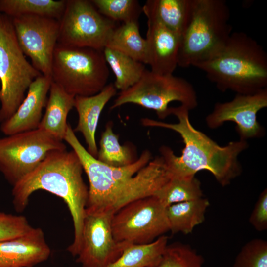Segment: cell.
I'll return each instance as SVG.
<instances>
[{"label":"cell","mask_w":267,"mask_h":267,"mask_svg":"<svg viewBox=\"0 0 267 267\" xmlns=\"http://www.w3.org/2000/svg\"><path fill=\"white\" fill-rule=\"evenodd\" d=\"M64 140L78 156L89 182L86 210L114 214L135 200L153 196L170 178L163 157L152 160L146 149L133 164L122 167L106 165L91 156L68 124Z\"/></svg>","instance_id":"6da1fadb"},{"label":"cell","mask_w":267,"mask_h":267,"mask_svg":"<svg viewBox=\"0 0 267 267\" xmlns=\"http://www.w3.org/2000/svg\"><path fill=\"white\" fill-rule=\"evenodd\" d=\"M170 114L178 119L177 123H168L148 118H142L145 127H160L178 133L185 146L180 156H176L169 147L159 149L172 176H195L201 170H207L222 186H226L241 173L238 155L247 146L246 140L232 141L221 146L203 133L195 129L189 118V109L180 105L170 107Z\"/></svg>","instance_id":"7a4b0ae2"},{"label":"cell","mask_w":267,"mask_h":267,"mask_svg":"<svg viewBox=\"0 0 267 267\" xmlns=\"http://www.w3.org/2000/svg\"><path fill=\"white\" fill-rule=\"evenodd\" d=\"M82 163L72 150H54L18 182L13 186V204L18 212L26 207L30 196L35 191L44 190L62 198L71 215L74 230L72 243L67 248L76 257L80 249L83 221L89 188L83 178Z\"/></svg>","instance_id":"3957f363"},{"label":"cell","mask_w":267,"mask_h":267,"mask_svg":"<svg viewBox=\"0 0 267 267\" xmlns=\"http://www.w3.org/2000/svg\"><path fill=\"white\" fill-rule=\"evenodd\" d=\"M195 67L222 91L250 94L267 88V53L242 32H232L218 51Z\"/></svg>","instance_id":"277c9868"},{"label":"cell","mask_w":267,"mask_h":267,"mask_svg":"<svg viewBox=\"0 0 267 267\" xmlns=\"http://www.w3.org/2000/svg\"><path fill=\"white\" fill-rule=\"evenodd\" d=\"M224 0H193L190 18L180 38L178 66L195 67L218 51L232 32Z\"/></svg>","instance_id":"5b68a950"},{"label":"cell","mask_w":267,"mask_h":267,"mask_svg":"<svg viewBox=\"0 0 267 267\" xmlns=\"http://www.w3.org/2000/svg\"><path fill=\"white\" fill-rule=\"evenodd\" d=\"M109 76L103 50L57 44L52 57V81L73 96L97 94Z\"/></svg>","instance_id":"8992f818"},{"label":"cell","mask_w":267,"mask_h":267,"mask_svg":"<svg viewBox=\"0 0 267 267\" xmlns=\"http://www.w3.org/2000/svg\"><path fill=\"white\" fill-rule=\"evenodd\" d=\"M41 75L22 51L12 18L0 13V124L13 115L31 84Z\"/></svg>","instance_id":"52a82bcc"},{"label":"cell","mask_w":267,"mask_h":267,"mask_svg":"<svg viewBox=\"0 0 267 267\" xmlns=\"http://www.w3.org/2000/svg\"><path fill=\"white\" fill-rule=\"evenodd\" d=\"M178 101L189 110L198 105L193 86L185 79L172 74H160L146 69L133 86L121 91L110 107L113 110L133 103L156 111L159 118L171 115L170 103Z\"/></svg>","instance_id":"ba28073f"},{"label":"cell","mask_w":267,"mask_h":267,"mask_svg":"<svg viewBox=\"0 0 267 267\" xmlns=\"http://www.w3.org/2000/svg\"><path fill=\"white\" fill-rule=\"evenodd\" d=\"M66 146L46 131L41 129L0 138V172L12 186L32 172L54 150Z\"/></svg>","instance_id":"9c48e42d"},{"label":"cell","mask_w":267,"mask_h":267,"mask_svg":"<svg viewBox=\"0 0 267 267\" xmlns=\"http://www.w3.org/2000/svg\"><path fill=\"white\" fill-rule=\"evenodd\" d=\"M111 228L115 241L125 248L151 243L170 231L166 207L154 196L135 200L113 215Z\"/></svg>","instance_id":"30bf717a"},{"label":"cell","mask_w":267,"mask_h":267,"mask_svg":"<svg viewBox=\"0 0 267 267\" xmlns=\"http://www.w3.org/2000/svg\"><path fill=\"white\" fill-rule=\"evenodd\" d=\"M57 44L103 50L116 22L101 14L90 0H67L58 20Z\"/></svg>","instance_id":"8fae6325"},{"label":"cell","mask_w":267,"mask_h":267,"mask_svg":"<svg viewBox=\"0 0 267 267\" xmlns=\"http://www.w3.org/2000/svg\"><path fill=\"white\" fill-rule=\"evenodd\" d=\"M16 38L24 55L42 75L51 77L53 52L59 36L56 19L36 15L11 18Z\"/></svg>","instance_id":"7c38bea8"},{"label":"cell","mask_w":267,"mask_h":267,"mask_svg":"<svg viewBox=\"0 0 267 267\" xmlns=\"http://www.w3.org/2000/svg\"><path fill=\"white\" fill-rule=\"evenodd\" d=\"M110 213L86 210L81 244L76 262L82 267H106L115 261L125 249L114 239Z\"/></svg>","instance_id":"4fadbf2b"},{"label":"cell","mask_w":267,"mask_h":267,"mask_svg":"<svg viewBox=\"0 0 267 267\" xmlns=\"http://www.w3.org/2000/svg\"><path fill=\"white\" fill-rule=\"evenodd\" d=\"M267 106V88L253 94H237L230 101L216 104L206 118V123L210 128H216L225 122H234L240 139L246 140L261 134L262 129L257 115Z\"/></svg>","instance_id":"5bb4252c"},{"label":"cell","mask_w":267,"mask_h":267,"mask_svg":"<svg viewBox=\"0 0 267 267\" xmlns=\"http://www.w3.org/2000/svg\"><path fill=\"white\" fill-rule=\"evenodd\" d=\"M51 82L50 77L43 75L33 81L15 112L1 123L0 129L3 134L9 135L38 128Z\"/></svg>","instance_id":"9a60e30c"},{"label":"cell","mask_w":267,"mask_h":267,"mask_svg":"<svg viewBox=\"0 0 267 267\" xmlns=\"http://www.w3.org/2000/svg\"><path fill=\"white\" fill-rule=\"evenodd\" d=\"M147 30V64L151 71L160 74H172L178 66L180 37L165 27L154 17L146 15Z\"/></svg>","instance_id":"2e32d148"},{"label":"cell","mask_w":267,"mask_h":267,"mask_svg":"<svg viewBox=\"0 0 267 267\" xmlns=\"http://www.w3.org/2000/svg\"><path fill=\"white\" fill-rule=\"evenodd\" d=\"M44 232L33 228L28 233L0 242V267H33L50 255Z\"/></svg>","instance_id":"e0dca14e"},{"label":"cell","mask_w":267,"mask_h":267,"mask_svg":"<svg viewBox=\"0 0 267 267\" xmlns=\"http://www.w3.org/2000/svg\"><path fill=\"white\" fill-rule=\"evenodd\" d=\"M117 93L112 83L107 84L96 94L75 97L74 107L78 114V121L74 132L81 133L87 145V151L96 158L98 153L95 133L100 114L109 100Z\"/></svg>","instance_id":"ac0fdd59"},{"label":"cell","mask_w":267,"mask_h":267,"mask_svg":"<svg viewBox=\"0 0 267 267\" xmlns=\"http://www.w3.org/2000/svg\"><path fill=\"white\" fill-rule=\"evenodd\" d=\"M49 92L45 111L38 128L63 141L68 126V115L74 107L75 96L66 92L52 81Z\"/></svg>","instance_id":"d6986e66"},{"label":"cell","mask_w":267,"mask_h":267,"mask_svg":"<svg viewBox=\"0 0 267 267\" xmlns=\"http://www.w3.org/2000/svg\"><path fill=\"white\" fill-rule=\"evenodd\" d=\"M192 2L193 0H148L142 6V12L181 38L190 18Z\"/></svg>","instance_id":"ffe728a7"},{"label":"cell","mask_w":267,"mask_h":267,"mask_svg":"<svg viewBox=\"0 0 267 267\" xmlns=\"http://www.w3.org/2000/svg\"><path fill=\"white\" fill-rule=\"evenodd\" d=\"M209 202L206 198L199 199L172 204L166 208L170 231L173 234L190 233L202 223Z\"/></svg>","instance_id":"44dd1931"},{"label":"cell","mask_w":267,"mask_h":267,"mask_svg":"<svg viewBox=\"0 0 267 267\" xmlns=\"http://www.w3.org/2000/svg\"><path fill=\"white\" fill-rule=\"evenodd\" d=\"M105 47L147 64V43L140 34L138 21L122 23L117 26L111 33Z\"/></svg>","instance_id":"7402d4cb"},{"label":"cell","mask_w":267,"mask_h":267,"mask_svg":"<svg viewBox=\"0 0 267 267\" xmlns=\"http://www.w3.org/2000/svg\"><path fill=\"white\" fill-rule=\"evenodd\" d=\"M163 235L151 243L127 246L121 255L106 267H152L160 261L168 245Z\"/></svg>","instance_id":"603a6c76"},{"label":"cell","mask_w":267,"mask_h":267,"mask_svg":"<svg viewBox=\"0 0 267 267\" xmlns=\"http://www.w3.org/2000/svg\"><path fill=\"white\" fill-rule=\"evenodd\" d=\"M105 60L115 76L117 89L126 90L137 83L146 69L144 64L108 47L103 50Z\"/></svg>","instance_id":"cb8c5ba5"},{"label":"cell","mask_w":267,"mask_h":267,"mask_svg":"<svg viewBox=\"0 0 267 267\" xmlns=\"http://www.w3.org/2000/svg\"><path fill=\"white\" fill-rule=\"evenodd\" d=\"M113 124L108 122L102 133L96 159L110 166L122 167L130 165L137 160L133 146L121 145L119 135L112 129Z\"/></svg>","instance_id":"d4e9b609"},{"label":"cell","mask_w":267,"mask_h":267,"mask_svg":"<svg viewBox=\"0 0 267 267\" xmlns=\"http://www.w3.org/2000/svg\"><path fill=\"white\" fill-rule=\"evenodd\" d=\"M66 3V0H0V13L11 18L36 15L59 20Z\"/></svg>","instance_id":"484cf974"},{"label":"cell","mask_w":267,"mask_h":267,"mask_svg":"<svg viewBox=\"0 0 267 267\" xmlns=\"http://www.w3.org/2000/svg\"><path fill=\"white\" fill-rule=\"evenodd\" d=\"M166 208L172 204L203 197L200 181L195 176H172L153 195Z\"/></svg>","instance_id":"4316f807"},{"label":"cell","mask_w":267,"mask_h":267,"mask_svg":"<svg viewBox=\"0 0 267 267\" xmlns=\"http://www.w3.org/2000/svg\"><path fill=\"white\" fill-rule=\"evenodd\" d=\"M99 12L107 18L122 23L138 21L142 11L136 0H91Z\"/></svg>","instance_id":"83f0119b"},{"label":"cell","mask_w":267,"mask_h":267,"mask_svg":"<svg viewBox=\"0 0 267 267\" xmlns=\"http://www.w3.org/2000/svg\"><path fill=\"white\" fill-rule=\"evenodd\" d=\"M204 259L190 246L182 243L167 245L162 257L152 267H204Z\"/></svg>","instance_id":"f1b7e54d"},{"label":"cell","mask_w":267,"mask_h":267,"mask_svg":"<svg viewBox=\"0 0 267 267\" xmlns=\"http://www.w3.org/2000/svg\"><path fill=\"white\" fill-rule=\"evenodd\" d=\"M233 267H267V242L261 239L248 242L236 256Z\"/></svg>","instance_id":"f546056e"},{"label":"cell","mask_w":267,"mask_h":267,"mask_svg":"<svg viewBox=\"0 0 267 267\" xmlns=\"http://www.w3.org/2000/svg\"><path fill=\"white\" fill-rule=\"evenodd\" d=\"M33 228L25 217L0 211V242L23 236Z\"/></svg>","instance_id":"4dcf8cb0"},{"label":"cell","mask_w":267,"mask_h":267,"mask_svg":"<svg viewBox=\"0 0 267 267\" xmlns=\"http://www.w3.org/2000/svg\"><path fill=\"white\" fill-rule=\"evenodd\" d=\"M249 222L257 231L267 229V190L260 194L249 218Z\"/></svg>","instance_id":"1f68e13d"}]
</instances>
